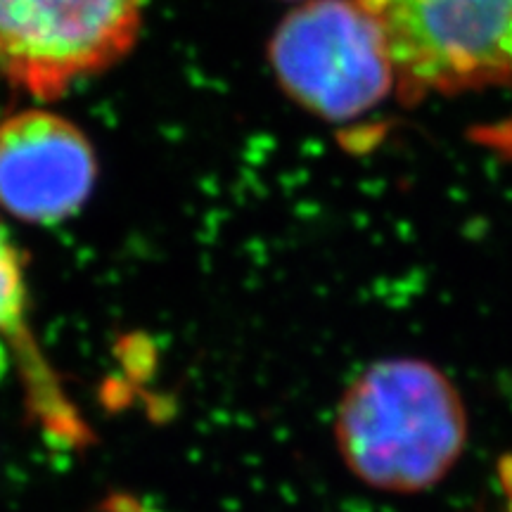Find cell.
<instances>
[{"label": "cell", "instance_id": "obj_1", "mask_svg": "<svg viewBox=\"0 0 512 512\" xmlns=\"http://www.w3.org/2000/svg\"><path fill=\"white\" fill-rule=\"evenodd\" d=\"M339 456L370 489L420 494L458 463L467 413L453 382L422 358H387L349 384L335 418Z\"/></svg>", "mask_w": 512, "mask_h": 512}, {"label": "cell", "instance_id": "obj_2", "mask_svg": "<svg viewBox=\"0 0 512 512\" xmlns=\"http://www.w3.org/2000/svg\"><path fill=\"white\" fill-rule=\"evenodd\" d=\"M408 93L512 79V0H358Z\"/></svg>", "mask_w": 512, "mask_h": 512}, {"label": "cell", "instance_id": "obj_3", "mask_svg": "<svg viewBox=\"0 0 512 512\" xmlns=\"http://www.w3.org/2000/svg\"><path fill=\"white\" fill-rule=\"evenodd\" d=\"M273 62L287 91L330 119L375 107L394 69L380 24L347 0H316L287 17Z\"/></svg>", "mask_w": 512, "mask_h": 512}, {"label": "cell", "instance_id": "obj_4", "mask_svg": "<svg viewBox=\"0 0 512 512\" xmlns=\"http://www.w3.org/2000/svg\"><path fill=\"white\" fill-rule=\"evenodd\" d=\"M145 0H0V69L31 93H62L126 53Z\"/></svg>", "mask_w": 512, "mask_h": 512}, {"label": "cell", "instance_id": "obj_5", "mask_svg": "<svg viewBox=\"0 0 512 512\" xmlns=\"http://www.w3.org/2000/svg\"><path fill=\"white\" fill-rule=\"evenodd\" d=\"M95 159L76 128L29 112L0 126V207L31 223L72 216L93 188Z\"/></svg>", "mask_w": 512, "mask_h": 512}, {"label": "cell", "instance_id": "obj_6", "mask_svg": "<svg viewBox=\"0 0 512 512\" xmlns=\"http://www.w3.org/2000/svg\"><path fill=\"white\" fill-rule=\"evenodd\" d=\"M15 366L41 425L64 444L86 437L83 422L62 394L55 375L38 351L27 318V287L19 252L0 226V377Z\"/></svg>", "mask_w": 512, "mask_h": 512}, {"label": "cell", "instance_id": "obj_7", "mask_svg": "<svg viewBox=\"0 0 512 512\" xmlns=\"http://www.w3.org/2000/svg\"><path fill=\"white\" fill-rule=\"evenodd\" d=\"M503 486H505V496H508V510L505 512H512V458H508L503 463Z\"/></svg>", "mask_w": 512, "mask_h": 512}]
</instances>
